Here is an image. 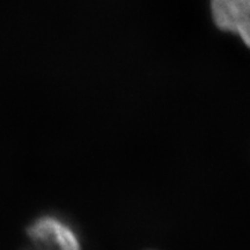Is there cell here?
Masks as SVG:
<instances>
[{
  "label": "cell",
  "instance_id": "6da1fadb",
  "mask_svg": "<svg viewBox=\"0 0 250 250\" xmlns=\"http://www.w3.org/2000/svg\"><path fill=\"white\" fill-rule=\"evenodd\" d=\"M28 239L33 250H81L77 233L56 215H42L29 225Z\"/></svg>",
  "mask_w": 250,
  "mask_h": 250
},
{
  "label": "cell",
  "instance_id": "7a4b0ae2",
  "mask_svg": "<svg viewBox=\"0 0 250 250\" xmlns=\"http://www.w3.org/2000/svg\"><path fill=\"white\" fill-rule=\"evenodd\" d=\"M210 6L215 26L248 46L250 0H210Z\"/></svg>",
  "mask_w": 250,
  "mask_h": 250
}]
</instances>
